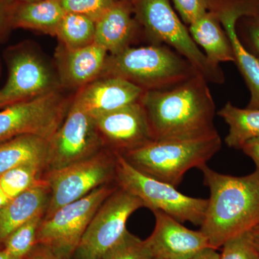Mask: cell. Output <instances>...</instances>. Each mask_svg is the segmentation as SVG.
<instances>
[{"label":"cell","instance_id":"cell-1","mask_svg":"<svg viewBox=\"0 0 259 259\" xmlns=\"http://www.w3.org/2000/svg\"><path fill=\"white\" fill-rule=\"evenodd\" d=\"M154 140L197 137L215 132V105L207 81L196 74L166 90L145 92L141 99Z\"/></svg>","mask_w":259,"mask_h":259},{"label":"cell","instance_id":"cell-2","mask_svg":"<svg viewBox=\"0 0 259 259\" xmlns=\"http://www.w3.org/2000/svg\"><path fill=\"white\" fill-rule=\"evenodd\" d=\"M210 197L200 231L217 250L228 240L259 226V170L243 177L201 167Z\"/></svg>","mask_w":259,"mask_h":259},{"label":"cell","instance_id":"cell-3","mask_svg":"<svg viewBox=\"0 0 259 259\" xmlns=\"http://www.w3.org/2000/svg\"><path fill=\"white\" fill-rule=\"evenodd\" d=\"M221 146L215 131L197 137L153 140L121 154L139 171L177 187L189 170L207 164Z\"/></svg>","mask_w":259,"mask_h":259},{"label":"cell","instance_id":"cell-4","mask_svg":"<svg viewBox=\"0 0 259 259\" xmlns=\"http://www.w3.org/2000/svg\"><path fill=\"white\" fill-rule=\"evenodd\" d=\"M196 74L183 56L171 48L154 44L108 55L100 77L122 78L147 92L173 88Z\"/></svg>","mask_w":259,"mask_h":259},{"label":"cell","instance_id":"cell-5","mask_svg":"<svg viewBox=\"0 0 259 259\" xmlns=\"http://www.w3.org/2000/svg\"><path fill=\"white\" fill-rule=\"evenodd\" d=\"M135 18L155 44H166L192 64L207 82L223 83L221 67L212 66L172 8L169 0H131Z\"/></svg>","mask_w":259,"mask_h":259},{"label":"cell","instance_id":"cell-6","mask_svg":"<svg viewBox=\"0 0 259 259\" xmlns=\"http://www.w3.org/2000/svg\"><path fill=\"white\" fill-rule=\"evenodd\" d=\"M115 180L119 187L136 196L151 210L166 213L180 223H203L208 199L181 193L176 187L146 175L116 152Z\"/></svg>","mask_w":259,"mask_h":259},{"label":"cell","instance_id":"cell-7","mask_svg":"<svg viewBox=\"0 0 259 259\" xmlns=\"http://www.w3.org/2000/svg\"><path fill=\"white\" fill-rule=\"evenodd\" d=\"M115 190L110 186H101L44 218L37 232V243L47 247L61 259L69 257L79 248L95 213Z\"/></svg>","mask_w":259,"mask_h":259},{"label":"cell","instance_id":"cell-8","mask_svg":"<svg viewBox=\"0 0 259 259\" xmlns=\"http://www.w3.org/2000/svg\"><path fill=\"white\" fill-rule=\"evenodd\" d=\"M71 102L59 90L0 109V143L23 135L50 140L64 122Z\"/></svg>","mask_w":259,"mask_h":259},{"label":"cell","instance_id":"cell-9","mask_svg":"<svg viewBox=\"0 0 259 259\" xmlns=\"http://www.w3.org/2000/svg\"><path fill=\"white\" fill-rule=\"evenodd\" d=\"M115 165L116 152L111 151L99 152L87 159L49 171L46 181L50 198L45 217L115 179Z\"/></svg>","mask_w":259,"mask_h":259},{"label":"cell","instance_id":"cell-10","mask_svg":"<svg viewBox=\"0 0 259 259\" xmlns=\"http://www.w3.org/2000/svg\"><path fill=\"white\" fill-rule=\"evenodd\" d=\"M104 144L93 116L72 100L64 122L49 140L46 166L51 171L87 159Z\"/></svg>","mask_w":259,"mask_h":259},{"label":"cell","instance_id":"cell-11","mask_svg":"<svg viewBox=\"0 0 259 259\" xmlns=\"http://www.w3.org/2000/svg\"><path fill=\"white\" fill-rule=\"evenodd\" d=\"M145 207L136 196L119 187L100 206L85 231L78 249L81 255L100 259L127 231L128 218Z\"/></svg>","mask_w":259,"mask_h":259},{"label":"cell","instance_id":"cell-12","mask_svg":"<svg viewBox=\"0 0 259 259\" xmlns=\"http://www.w3.org/2000/svg\"><path fill=\"white\" fill-rule=\"evenodd\" d=\"M8 78L2 93L10 104L59 91V78L37 53L26 46L8 51Z\"/></svg>","mask_w":259,"mask_h":259},{"label":"cell","instance_id":"cell-13","mask_svg":"<svg viewBox=\"0 0 259 259\" xmlns=\"http://www.w3.org/2000/svg\"><path fill=\"white\" fill-rule=\"evenodd\" d=\"M94 119L104 143L115 152H127L154 140L141 100Z\"/></svg>","mask_w":259,"mask_h":259},{"label":"cell","instance_id":"cell-14","mask_svg":"<svg viewBox=\"0 0 259 259\" xmlns=\"http://www.w3.org/2000/svg\"><path fill=\"white\" fill-rule=\"evenodd\" d=\"M208 5L229 37L234 63L249 89L250 99L248 108L259 109V59L243 46L236 28L238 19L257 14L259 10L249 2L243 0L216 2L214 4L208 0Z\"/></svg>","mask_w":259,"mask_h":259},{"label":"cell","instance_id":"cell-15","mask_svg":"<svg viewBox=\"0 0 259 259\" xmlns=\"http://www.w3.org/2000/svg\"><path fill=\"white\" fill-rule=\"evenodd\" d=\"M153 212L156 221L154 230L146 241L155 258L188 259L210 247L202 231L189 229L161 211Z\"/></svg>","mask_w":259,"mask_h":259},{"label":"cell","instance_id":"cell-16","mask_svg":"<svg viewBox=\"0 0 259 259\" xmlns=\"http://www.w3.org/2000/svg\"><path fill=\"white\" fill-rule=\"evenodd\" d=\"M144 93L122 78L101 76L79 89L73 101L95 117L140 101Z\"/></svg>","mask_w":259,"mask_h":259},{"label":"cell","instance_id":"cell-17","mask_svg":"<svg viewBox=\"0 0 259 259\" xmlns=\"http://www.w3.org/2000/svg\"><path fill=\"white\" fill-rule=\"evenodd\" d=\"M108 52L94 44L88 47L58 51V70L61 86L81 89L101 76Z\"/></svg>","mask_w":259,"mask_h":259},{"label":"cell","instance_id":"cell-18","mask_svg":"<svg viewBox=\"0 0 259 259\" xmlns=\"http://www.w3.org/2000/svg\"><path fill=\"white\" fill-rule=\"evenodd\" d=\"M131 0H117L101 18L95 22V44L110 55L131 47L137 31L138 22Z\"/></svg>","mask_w":259,"mask_h":259},{"label":"cell","instance_id":"cell-19","mask_svg":"<svg viewBox=\"0 0 259 259\" xmlns=\"http://www.w3.org/2000/svg\"><path fill=\"white\" fill-rule=\"evenodd\" d=\"M50 198L47 181L11 199L0 209V244L19 227L34 218L45 214Z\"/></svg>","mask_w":259,"mask_h":259},{"label":"cell","instance_id":"cell-20","mask_svg":"<svg viewBox=\"0 0 259 259\" xmlns=\"http://www.w3.org/2000/svg\"><path fill=\"white\" fill-rule=\"evenodd\" d=\"M189 31L195 44L203 49L212 66L220 67L221 63L235 62L229 37L212 12H207L191 24Z\"/></svg>","mask_w":259,"mask_h":259},{"label":"cell","instance_id":"cell-21","mask_svg":"<svg viewBox=\"0 0 259 259\" xmlns=\"http://www.w3.org/2000/svg\"><path fill=\"white\" fill-rule=\"evenodd\" d=\"M66 12L58 0L17 2L12 16L13 28L30 29L56 35Z\"/></svg>","mask_w":259,"mask_h":259},{"label":"cell","instance_id":"cell-22","mask_svg":"<svg viewBox=\"0 0 259 259\" xmlns=\"http://www.w3.org/2000/svg\"><path fill=\"white\" fill-rule=\"evenodd\" d=\"M49 140L23 135L0 143V175L15 167L40 162L47 165Z\"/></svg>","mask_w":259,"mask_h":259},{"label":"cell","instance_id":"cell-23","mask_svg":"<svg viewBox=\"0 0 259 259\" xmlns=\"http://www.w3.org/2000/svg\"><path fill=\"white\" fill-rule=\"evenodd\" d=\"M218 115L229 126L225 140L228 147L241 149L250 140L259 138V109L239 108L228 102Z\"/></svg>","mask_w":259,"mask_h":259},{"label":"cell","instance_id":"cell-24","mask_svg":"<svg viewBox=\"0 0 259 259\" xmlns=\"http://www.w3.org/2000/svg\"><path fill=\"white\" fill-rule=\"evenodd\" d=\"M95 22L76 13H66L61 20L56 36L67 50H76L95 41Z\"/></svg>","mask_w":259,"mask_h":259},{"label":"cell","instance_id":"cell-25","mask_svg":"<svg viewBox=\"0 0 259 259\" xmlns=\"http://www.w3.org/2000/svg\"><path fill=\"white\" fill-rule=\"evenodd\" d=\"M45 163L32 162L11 168L0 175V185L10 199L40 183V173Z\"/></svg>","mask_w":259,"mask_h":259},{"label":"cell","instance_id":"cell-26","mask_svg":"<svg viewBox=\"0 0 259 259\" xmlns=\"http://www.w3.org/2000/svg\"><path fill=\"white\" fill-rule=\"evenodd\" d=\"M42 216L44 214L37 216L17 228L3 242V248L16 258H26L37 243V232Z\"/></svg>","mask_w":259,"mask_h":259},{"label":"cell","instance_id":"cell-27","mask_svg":"<svg viewBox=\"0 0 259 259\" xmlns=\"http://www.w3.org/2000/svg\"><path fill=\"white\" fill-rule=\"evenodd\" d=\"M146 240L127 231L123 237L100 259H154Z\"/></svg>","mask_w":259,"mask_h":259},{"label":"cell","instance_id":"cell-28","mask_svg":"<svg viewBox=\"0 0 259 259\" xmlns=\"http://www.w3.org/2000/svg\"><path fill=\"white\" fill-rule=\"evenodd\" d=\"M66 13H76L96 22L117 0H58Z\"/></svg>","mask_w":259,"mask_h":259},{"label":"cell","instance_id":"cell-29","mask_svg":"<svg viewBox=\"0 0 259 259\" xmlns=\"http://www.w3.org/2000/svg\"><path fill=\"white\" fill-rule=\"evenodd\" d=\"M222 247L220 259H259L250 231L228 240Z\"/></svg>","mask_w":259,"mask_h":259},{"label":"cell","instance_id":"cell-30","mask_svg":"<svg viewBox=\"0 0 259 259\" xmlns=\"http://www.w3.org/2000/svg\"><path fill=\"white\" fill-rule=\"evenodd\" d=\"M173 2L182 20L189 25L208 12V0H173Z\"/></svg>","mask_w":259,"mask_h":259},{"label":"cell","instance_id":"cell-31","mask_svg":"<svg viewBox=\"0 0 259 259\" xmlns=\"http://www.w3.org/2000/svg\"><path fill=\"white\" fill-rule=\"evenodd\" d=\"M17 2V0H0V40L13 28L12 16Z\"/></svg>","mask_w":259,"mask_h":259},{"label":"cell","instance_id":"cell-32","mask_svg":"<svg viewBox=\"0 0 259 259\" xmlns=\"http://www.w3.org/2000/svg\"><path fill=\"white\" fill-rule=\"evenodd\" d=\"M249 17L247 24L246 35L253 50L259 55V13Z\"/></svg>","mask_w":259,"mask_h":259},{"label":"cell","instance_id":"cell-33","mask_svg":"<svg viewBox=\"0 0 259 259\" xmlns=\"http://www.w3.org/2000/svg\"><path fill=\"white\" fill-rule=\"evenodd\" d=\"M241 150L254 162L255 169L259 170V138L250 140L242 146Z\"/></svg>","mask_w":259,"mask_h":259},{"label":"cell","instance_id":"cell-34","mask_svg":"<svg viewBox=\"0 0 259 259\" xmlns=\"http://www.w3.org/2000/svg\"><path fill=\"white\" fill-rule=\"evenodd\" d=\"M42 246V248H33L25 259H61L47 247Z\"/></svg>","mask_w":259,"mask_h":259},{"label":"cell","instance_id":"cell-35","mask_svg":"<svg viewBox=\"0 0 259 259\" xmlns=\"http://www.w3.org/2000/svg\"><path fill=\"white\" fill-rule=\"evenodd\" d=\"M219 253L214 248H206L188 259H220Z\"/></svg>","mask_w":259,"mask_h":259},{"label":"cell","instance_id":"cell-36","mask_svg":"<svg viewBox=\"0 0 259 259\" xmlns=\"http://www.w3.org/2000/svg\"><path fill=\"white\" fill-rule=\"evenodd\" d=\"M250 233H251L253 244H254L255 248H256L259 253V226L255 227L254 229L250 231Z\"/></svg>","mask_w":259,"mask_h":259},{"label":"cell","instance_id":"cell-37","mask_svg":"<svg viewBox=\"0 0 259 259\" xmlns=\"http://www.w3.org/2000/svg\"><path fill=\"white\" fill-rule=\"evenodd\" d=\"M10 199H11L7 195L5 191L2 188L1 185H0V209L4 207L10 202Z\"/></svg>","mask_w":259,"mask_h":259},{"label":"cell","instance_id":"cell-38","mask_svg":"<svg viewBox=\"0 0 259 259\" xmlns=\"http://www.w3.org/2000/svg\"><path fill=\"white\" fill-rule=\"evenodd\" d=\"M0 259H18L13 256V255L10 254L9 252L5 248L2 246L0 248Z\"/></svg>","mask_w":259,"mask_h":259},{"label":"cell","instance_id":"cell-39","mask_svg":"<svg viewBox=\"0 0 259 259\" xmlns=\"http://www.w3.org/2000/svg\"><path fill=\"white\" fill-rule=\"evenodd\" d=\"M10 105L9 102L5 99L4 95L2 93L1 90H0V109L3 108V107L8 106Z\"/></svg>","mask_w":259,"mask_h":259},{"label":"cell","instance_id":"cell-40","mask_svg":"<svg viewBox=\"0 0 259 259\" xmlns=\"http://www.w3.org/2000/svg\"><path fill=\"white\" fill-rule=\"evenodd\" d=\"M18 2H21V3H31V2L39 1V0H17Z\"/></svg>","mask_w":259,"mask_h":259},{"label":"cell","instance_id":"cell-41","mask_svg":"<svg viewBox=\"0 0 259 259\" xmlns=\"http://www.w3.org/2000/svg\"><path fill=\"white\" fill-rule=\"evenodd\" d=\"M82 259H97L95 257L89 256V255H81Z\"/></svg>","mask_w":259,"mask_h":259},{"label":"cell","instance_id":"cell-42","mask_svg":"<svg viewBox=\"0 0 259 259\" xmlns=\"http://www.w3.org/2000/svg\"><path fill=\"white\" fill-rule=\"evenodd\" d=\"M154 259H163V258H155Z\"/></svg>","mask_w":259,"mask_h":259},{"label":"cell","instance_id":"cell-43","mask_svg":"<svg viewBox=\"0 0 259 259\" xmlns=\"http://www.w3.org/2000/svg\"><path fill=\"white\" fill-rule=\"evenodd\" d=\"M2 246H3V245L0 244V248H1Z\"/></svg>","mask_w":259,"mask_h":259},{"label":"cell","instance_id":"cell-44","mask_svg":"<svg viewBox=\"0 0 259 259\" xmlns=\"http://www.w3.org/2000/svg\"></svg>","mask_w":259,"mask_h":259}]
</instances>
